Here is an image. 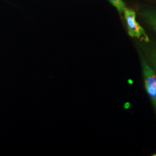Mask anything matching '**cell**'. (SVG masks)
I'll list each match as a JSON object with an SVG mask.
<instances>
[{"mask_svg": "<svg viewBox=\"0 0 156 156\" xmlns=\"http://www.w3.org/2000/svg\"><path fill=\"white\" fill-rule=\"evenodd\" d=\"M140 58L144 79L145 89L153 105L156 108V73L151 67L144 56L140 53Z\"/></svg>", "mask_w": 156, "mask_h": 156, "instance_id": "obj_1", "label": "cell"}, {"mask_svg": "<svg viewBox=\"0 0 156 156\" xmlns=\"http://www.w3.org/2000/svg\"><path fill=\"white\" fill-rule=\"evenodd\" d=\"M124 13L128 28V35L131 37L136 38L145 42H149L150 39L145 30L136 20L135 12L133 10L126 8Z\"/></svg>", "mask_w": 156, "mask_h": 156, "instance_id": "obj_2", "label": "cell"}, {"mask_svg": "<svg viewBox=\"0 0 156 156\" xmlns=\"http://www.w3.org/2000/svg\"><path fill=\"white\" fill-rule=\"evenodd\" d=\"M144 51L146 60L152 68L156 71V45L145 46Z\"/></svg>", "mask_w": 156, "mask_h": 156, "instance_id": "obj_3", "label": "cell"}, {"mask_svg": "<svg viewBox=\"0 0 156 156\" xmlns=\"http://www.w3.org/2000/svg\"><path fill=\"white\" fill-rule=\"evenodd\" d=\"M144 20L156 31V12L145 11L140 13Z\"/></svg>", "mask_w": 156, "mask_h": 156, "instance_id": "obj_4", "label": "cell"}, {"mask_svg": "<svg viewBox=\"0 0 156 156\" xmlns=\"http://www.w3.org/2000/svg\"><path fill=\"white\" fill-rule=\"evenodd\" d=\"M114 6L119 12V13L122 15L124 13V10L127 8L126 4L123 2V0H108Z\"/></svg>", "mask_w": 156, "mask_h": 156, "instance_id": "obj_5", "label": "cell"}]
</instances>
